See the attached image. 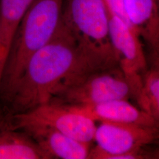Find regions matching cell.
I'll return each mask as SVG.
<instances>
[{
	"instance_id": "cell-13",
	"label": "cell",
	"mask_w": 159,
	"mask_h": 159,
	"mask_svg": "<svg viewBox=\"0 0 159 159\" xmlns=\"http://www.w3.org/2000/svg\"><path fill=\"white\" fill-rule=\"evenodd\" d=\"M136 98L140 109L159 123V70L152 68L142 79Z\"/></svg>"
},
{
	"instance_id": "cell-7",
	"label": "cell",
	"mask_w": 159,
	"mask_h": 159,
	"mask_svg": "<svg viewBox=\"0 0 159 159\" xmlns=\"http://www.w3.org/2000/svg\"><path fill=\"white\" fill-rule=\"evenodd\" d=\"M107 10L110 37L119 66L138 90L142 81L139 73L147 65L140 36L135 29Z\"/></svg>"
},
{
	"instance_id": "cell-3",
	"label": "cell",
	"mask_w": 159,
	"mask_h": 159,
	"mask_svg": "<svg viewBox=\"0 0 159 159\" xmlns=\"http://www.w3.org/2000/svg\"><path fill=\"white\" fill-rule=\"evenodd\" d=\"M62 20L93 57L109 66H119L110 40L108 10L104 0H67Z\"/></svg>"
},
{
	"instance_id": "cell-4",
	"label": "cell",
	"mask_w": 159,
	"mask_h": 159,
	"mask_svg": "<svg viewBox=\"0 0 159 159\" xmlns=\"http://www.w3.org/2000/svg\"><path fill=\"white\" fill-rule=\"evenodd\" d=\"M137 89L120 67L85 75L55 97L50 102L67 107L94 105L136 96Z\"/></svg>"
},
{
	"instance_id": "cell-16",
	"label": "cell",
	"mask_w": 159,
	"mask_h": 159,
	"mask_svg": "<svg viewBox=\"0 0 159 159\" xmlns=\"http://www.w3.org/2000/svg\"><path fill=\"white\" fill-rule=\"evenodd\" d=\"M156 2L157 3V7H158V10H159V0H156Z\"/></svg>"
},
{
	"instance_id": "cell-11",
	"label": "cell",
	"mask_w": 159,
	"mask_h": 159,
	"mask_svg": "<svg viewBox=\"0 0 159 159\" xmlns=\"http://www.w3.org/2000/svg\"><path fill=\"white\" fill-rule=\"evenodd\" d=\"M45 152L24 132L0 131V159H49Z\"/></svg>"
},
{
	"instance_id": "cell-10",
	"label": "cell",
	"mask_w": 159,
	"mask_h": 159,
	"mask_svg": "<svg viewBox=\"0 0 159 159\" xmlns=\"http://www.w3.org/2000/svg\"><path fill=\"white\" fill-rule=\"evenodd\" d=\"M34 0H0V52L8 53L25 12Z\"/></svg>"
},
{
	"instance_id": "cell-9",
	"label": "cell",
	"mask_w": 159,
	"mask_h": 159,
	"mask_svg": "<svg viewBox=\"0 0 159 159\" xmlns=\"http://www.w3.org/2000/svg\"><path fill=\"white\" fill-rule=\"evenodd\" d=\"M33 138L51 159H87L90 143L82 142L58 131L44 127H31L23 130Z\"/></svg>"
},
{
	"instance_id": "cell-5",
	"label": "cell",
	"mask_w": 159,
	"mask_h": 159,
	"mask_svg": "<svg viewBox=\"0 0 159 159\" xmlns=\"http://www.w3.org/2000/svg\"><path fill=\"white\" fill-rule=\"evenodd\" d=\"M14 114L12 119L15 129L23 131L31 127L48 128L87 143L94 139L95 121L64 106L49 102Z\"/></svg>"
},
{
	"instance_id": "cell-1",
	"label": "cell",
	"mask_w": 159,
	"mask_h": 159,
	"mask_svg": "<svg viewBox=\"0 0 159 159\" xmlns=\"http://www.w3.org/2000/svg\"><path fill=\"white\" fill-rule=\"evenodd\" d=\"M109 68L85 51L62 20L51 40L31 57L7 97L15 114L26 112L51 102L85 75Z\"/></svg>"
},
{
	"instance_id": "cell-8",
	"label": "cell",
	"mask_w": 159,
	"mask_h": 159,
	"mask_svg": "<svg viewBox=\"0 0 159 159\" xmlns=\"http://www.w3.org/2000/svg\"><path fill=\"white\" fill-rule=\"evenodd\" d=\"M67 107L94 121L132 123L159 127V122L125 99L112 100L94 105Z\"/></svg>"
},
{
	"instance_id": "cell-2",
	"label": "cell",
	"mask_w": 159,
	"mask_h": 159,
	"mask_svg": "<svg viewBox=\"0 0 159 159\" xmlns=\"http://www.w3.org/2000/svg\"><path fill=\"white\" fill-rule=\"evenodd\" d=\"M64 0H34L23 18L1 82L8 96L21 77L30 59L51 40L62 21Z\"/></svg>"
},
{
	"instance_id": "cell-14",
	"label": "cell",
	"mask_w": 159,
	"mask_h": 159,
	"mask_svg": "<svg viewBox=\"0 0 159 159\" xmlns=\"http://www.w3.org/2000/svg\"><path fill=\"white\" fill-rule=\"evenodd\" d=\"M145 41L149 48L153 68L159 70V28Z\"/></svg>"
},
{
	"instance_id": "cell-12",
	"label": "cell",
	"mask_w": 159,
	"mask_h": 159,
	"mask_svg": "<svg viewBox=\"0 0 159 159\" xmlns=\"http://www.w3.org/2000/svg\"><path fill=\"white\" fill-rule=\"evenodd\" d=\"M133 27L146 40L159 28V11L156 0H123Z\"/></svg>"
},
{
	"instance_id": "cell-15",
	"label": "cell",
	"mask_w": 159,
	"mask_h": 159,
	"mask_svg": "<svg viewBox=\"0 0 159 159\" xmlns=\"http://www.w3.org/2000/svg\"><path fill=\"white\" fill-rule=\"evenodd\" d=\"M104 1L110 11L116 17H119L127 24L133 27L125 13L123 0H104Z\"/></svg>"
},
{
	"instance_id": "cell-6",
	"label": "cell",
	"mask_w": 159,
	"mask_h": 159,
	"mask_svg": "<svg viewBox=\"0 0 159 159\" xmlns=\"http://www.w3.org/2000/svg\"><path fill=\"white\" fill-rule=\"evenodd\" d=\"M159 139V127L132 123L101 121L94 140L96 147L87 159H114L119 154L136 152Z\"/></svg>"
}]
</instances>
